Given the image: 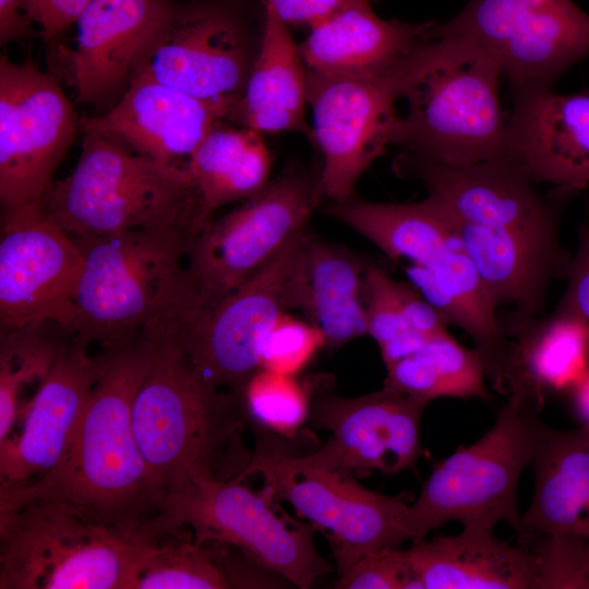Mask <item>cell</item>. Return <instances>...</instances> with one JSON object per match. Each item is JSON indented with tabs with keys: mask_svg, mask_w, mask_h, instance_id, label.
<instances>
[{
	"mask_svg": "<svg viewBox=\"0 0 589 589\" xmlns=\"http://www.w3.org/2000/svg\"><path fill=\"white\" fill-rule=\"evenodd\" d=\"M142 330L101 352V372L71 443L58 465L0 494L60 502L131 541L157 544L175 532L165 514L167 492L136 444L132 405L153 354Z\"/></svg>",
	"mask_w": 589,
	"mask_h": 589,
	"instance_id": "obj_1",
	"label": "cell"
},
{
	"mask_svg": "<svg viewBox=\"0 0 589 589\" xmlns=\"http://www.w3.org/2000/svg\"><path fill=\"white\" fill-rule=\"evenodd\" d=\"M193 237L179 227L73 237L84 266L67 330L83 345L104 349L141 330L180 335L203 313L185 266Z\"/></svg>",
	"mask_w": 589,
	"mask_h": 589,
	"instance_id": "obj_2",
	"label": "cell"
},
{
	"mask_svg": "<svg viewBox=\"0 0 589 589\" xmlns=\"http://www.w3.org/2000/svg\"><path fill=\"white\" fill-rule=\"evenodd\" d=\"M438 25L406 74L401 98L408 109L393 144L406 155L455 167L507 157L500 65Z\"/></svg>",
	"mask_w": 589,
	"mask_h": 589,
	"instance_id": "obj_3",
	"label": "cell"
},
{
	"mask_svg": "<svg viewBox=\"0 0 589 589\" xmlns=\"http://www.w3.org/2000/svg\"><path fill=\"white\" fill-rule=\"evenodd\" d=\"M154 348L132 405L136 444L167 495L219 468L248 419L243 397L193 365L176 336H149Z\"/></svg>",
	"mask_w": 589,
	"mask_h": 589,
	"instance_id": "obj_4",
	"label": "cell"
},
{
	"mask_svg": "<svg viewBox=\"0 0 589 589\" xmlns=\"http://www.w3.org/2000/svg\"><path fill=\"white\" fill-rule=\"evenodd\" d=\"M84 131L75 168L44 197L47 214L70 236L100 237L141 229L203 228L197 190L187 166L139 154Z\"/></svg>",
	"mask_w": 589,
	"mask_h": 589,
	"instance_id": "obj_5",
	"label": "cell"
},
{
	"mask_svg": "<svg viewBox=\"0 0 589 589\" xmlns=\"http://www.w3.org/2000/svg\"><path fill=\"white\" fill-rule=\"evenodd\" d=\"M153 545L60 502L0 494L1 589H133Z\"/></svg>",
	"mask_w": 589,
	"mask_h": 589,
	"instance_id": "obj_6",
	"label": "cell"
},
{
	"mask_svg": "<svg viewBox=\"0 0 589 589\" xmlns=\"http://www.w3.org/2000/svg\"><path fill=\"white\" fill-rule=\"evenodd\" d=\"M532 400L513 390L492 428L477 442L438 461L401 521L404 540H421L455 520L466 529L493 531L506 520L518 534L517 486L532 462L541 420Z\"/></svg>",
	"mask_w": 589,
	"mask_h": 589,
	"instance_id": "obj_7",
	"label": "cell"
},
{
	"mask_svg": "<svg viewBox=\"0 0 589 589\" xmlns=\"http://www.w3.org/2000/svg\"><path fill=\"white\" fill-rule=\"evenodd\" d=\"M321 199L318 178L292 168L195 235L185 266L203 313L236 291L305 230Z\"/></svg>",
	"mask_w": 589,
	"mask_h": 589,
	"instance_id": "obj_8",
	"label": "cell"
},
{
	"mask_svg": "<svg viewBox=\"0 0 589 589\" xmlns=\"http://www.w3.org/2000/svg\"><path fill=\"white\" fill-rule=\"evenodd\" d=\"M165 514L173 531L190 527L195 542H217L242 550L256 565L310 588L333 565L317 552L316 527L279 517L267 502L232 480L200 478L166 497Z\"/></svg>",
	"mask_w": 589,
	"mask_h": 589,
	"instance_id": "obj_9",
	"label": "cell"
},
{
	"mask_svg": "<svg viewBox=\"0 0 589 589\" xmlns=\"http://www.w3.org/2000/svg\"><path fill=\"white\" fill-rule=\"evenodd\" d=\"M260 474L264 493L288 502L316 529L326 532L338 575L361 556L402 543V516L407 504L362 486L353 474L314 467L283 450L257 447L242 480Z\"/></svg>",
	"mask_w": 589,
	"mask_h": 589,
	"instance_id": "obj_10",
	"label": "cell"
},
{
	"mask_svg": "<svg viewBox=\"0 0 589 589\" xmlns=\"http://www.w3.org/2000/svg\"><path fill=\"white\" fill-rule=\"evenodd\" d=\"M438 27L491 56L512 93L552 88L589 56V15L573 0H469Z\"/></svg>",
	"mask_w": 589,
	"mask_h": 589,
	"instance_id": "obj_11",
	"label": "cell"
},
{
	"mask_svg": "<svg viewBox=\"0 0 589 589\" xmlns=\"http://www.w3.org/2000/svg\"><path fill=\"white\" fill-rule=\"evenodd\" d=\"M305 231L178 337L195 369L215 386L242 395L261 370L269 329L283 314L300 310Z\"/></svg>",
	"mask_w": 589,
	"mask_h": 589,
	"instance_id": "obj_12",
	"label": "cell"
},
{
	"mask_svg": "<svg viewBox=\"0 0 589 589\" xmlns=\"http://www.w3.org/2000/svg\"><path fill=\"white\" fill-rule=\"evenodd\" d=\"M259 39L250 19L232 0L177 2L166 31L140 73L236 121Z\"/></svg>",
	"mask_w": 589,
	"mask_h": 589,
	"instance_id": "obj_13",
	"label": "cell"
},
{
	"mask_svg": "<svg viewBox=\"0 0 589 589\" xmlns=\"http://www.w3.org/2000/svg\"><path fill=\"white\" fill-rule=\"evenodd\" d=\"M80 120L58 81L32 61L0 57V201L39 203L73 144Z\"/></svg>",
	"mask_w": 589,
	"mask_h": 589,
	"instance_id": "obj_14",
	"label": "cell"
},
{
	"mask_svg": "<svg viewBox=\"0 0 589 589\" xmlns=\"http://www.w3.org/2000/svg\"><path fill=\"white\" fill-rule=\"evenodd\" d=\"M412 60L390 74L308 73L312 140L323 158L318 177L322 199L330 203L351 199L362 173L394 143L400 118L396 101L401 98Z\"/></svg>",
	"mask_w": 589,
	"mask_h": 589,
	"instance_id": "obj_15",
	"label": "cell"
},
{
	"mask_svg": "<svg viewBox=\"0 0 589 589\" xmlns=\"http://www.w3.org/2000/svg\"><path fill=\"white\" fill-rule=\"evenodd\" d=\"M83 266L80 245L47 214L44 202L3 212L1 332L40 323L68 329Z\"/></svg>",
	"mask_w": 589,
	"mask_h": 589,
	"instance_id": "obj_16",
	"label": "cell"
},
{
	"mask_svg": "<svg viewBox=\"0 0 589 589\" xmlns=\"http://www.w3.org/2000/svg\"><path fill=\"white\" fill-rule=\"evenodd\" d=\"M310 394V393H309ZM429 399L383 386L356 398L333 393L311 397L308 420L329 432L308 465L364 474H394L416 466L421 454L420 422Z\"/></svg>",
	"mask_w": 589,
	"mask_h": 589,
	"instance_id": "obj_17",
	"label": "cell"
},
{
	"mask_svg": "<svg viewBox=\"0 0 589 589\" xmlns=\"http://www.w3.org/2000/svg\"><path fill=\"white\" fill-rule=\"evenodd\" d=\"M173 0H92L79 16L72 81L80 104L100 105L125 92L156 48Z\"/></svg>",
	"mask_w": 589,
	"mask_h": 589,
	"instance_id": "obj_18",
	"label": "cell"
},
{
	"mask_svg": "<svg viewBox=\"0 0 589 589\" xmlns=\"http://www.w3.org/2000/svg\"><path fill=\"white\" fill-rule=\"evenodd\" d=\"M101 372V353L68 330L51 369L39 383L21 434L0 442L1 484L17 485L52 470L67 452Z\"/></svg>",
	"mask_w": 589,
	"mask_h": 589,
	"instance_id": "obj_19",
	"label": "cell"
},
{
	"mask_svg": "<svg viewBox=\"0 0 589 589\" xmlns=\"http://www.w3.org/2000/svg\"><path fill=\"white\" fill-rule=\"evenodd\" d=\"M398 165L423 181L456 220L556 237V204L542 197L527 170L508 157L455 167L404 154Z\"/></svg>",
	"mask_w": 589,
	"mask_h": 589,
	"instance_id": "obj_20",
	"label": "cell"
},
{
	"mask_svg": "<svg viewBox=\"0 0 589 589\" xmlns=\"http://www.w3.org/2000/svg\"><path fill=\"white\" fill-rule=\"evenodd\" d=\"M507 119V157L531 179L574 193L589 184V93L552 88L513 93Z\"/></svg>",
	"mask_w": 589,
	"mask_h": 589,
	"instance_id": "obj_21",
	"label": "cell"
},
{
	"mask_svg": "<svg viewBox=\"0 0 589 589\" xmlns=\"http://www.w3.org/2000/svg\"><path fill=\"white\" fill-rule=\"evenodd\" d=\"M223 116L211 105L140 73L100 116L80 120L82 129L108 135L165 164H187Z\"/></svg>",
	"mask_w": 589,
	"mask_h": 589,
	"instance_id": "obj_22",
	"label": "cell"
},
{
	"mask_svg": "<svg viewBox=\"0 0 589 589\" xmlns=\"http://www.w3.org/2000/svg\"><path fill=\"white\" fill-rule=\"evenodd\" d=\"M372 2L340 10L309 28L299 45L309 74L382 75L405 69L436 33L437 23L376 15Z\"/></svg>",
	"mask_w": 589,
	"mask_h": 589,
	"instance_id": "obj_23",
	"label": "cell"
},
{
	"mask_svg": "<svg viewBox=\"0 0 589 589\" xmlns=\"http://www.w3.org/2000/svg\"><path fill=\"white\" fill-rule=\"evenodd\" d=\"M407 550L422 589L541 588L538 551L515 548L493 531L462 528L457 536L414 541Z\"/></svg>",
	"mask_w": 589,
	"mask_h": 589,
	"instance_id": "obj_24",
	"label": "cell"
},
{
	"mask_svg": "<svg viewBox=\"0 0 589 589\" xmlns=\"http://www.w3.org/2000/svg\"><path fill=\"white\" fill-rule=\"evenodd\" d=\"M534 493L518 532L532 537L586 538L589 531V429L561 431L540 423L534 456Z\"/></svg>",
	"mask_w": 589,
	"mask_h": 589,
	"instance_id": "obj_25",
	"label": "cell"
},
{
	"mask_svg": "<svg viewBox=\"0 0 589 589\" xmlns=\"http://www.w3.org/2000/svg\"><path fill=\"white\" fill-rule=\"evenodd\" d=\"M308 72L289 26L264 3L260 39L237 122L261 134L294 132L312 139L305 120Z\"/></svg>",
	"mask_w": 589,
	"mask_h": 589,
	"instance_id": "obj_26",
	"label": "cell"
},
{
	"mask_svg": "<svg viewBox=\"0 0 589 589\" xmlns=\"http://www.w3.org/2000/svg\"><path fill=\"white\" fill-rule=\"evenodd\" d=\"M453 221L495 308L500 303H515L532 309L552 272L567 268L569 261L561 257L556 237L472 225L455 218Z\"/></svg>",
	"mask_w": 589,
	"mask_h": 589,
	"instance_id": "obj_27",
	"label": "cell"
},
{
	"mask_svg": "<svg viewBox=\"0 0 589 589\" xmlns=\"http://www.w3.org/2000/svg\"><path fill=\"white\" fill-rule=\"evenodd\" d=\"M366 265L353 252L305 231L300 310L339 348L366 334L362 299Z\"/></svg>",
	"mask_w": 589,
	"mask_h": 589,
	"instance_id": "obj_28",
	"label": "cell"
},
{
	"mask_svg": "<svg viewBox=\"0 0 589 589\" xmlns=\"http://www.w3.org/2000/svg\"><path fill=\"white\" fill-rule=\"evenodd\" d=\"M327 213L342 221L393 261L425 266L460 242L452 216L434 196L416 203H375L349 199L330 203Z\"/></svg>",
	"mask_w": 589,
	"mask_h": 589,
	"instance_id": "obj_29",
	"label": "cell"
},
{
	"mask_svg": "<svg viewBox=\"0 0 589 589\" xmlns=\"http://www.w3.org/2000/svg\"><path fill=\"white\" fill-rule=\"evenodd\" d=\"M271 166V152L261 133L216 124L187 164L204 227L219 207L260 193L269 182Z\"/></svg>",
	"mask_w": 589,
	"mask_h": 589,
	"instance_id": "obj_30",
	"label": "cell"
},
{
	"mask_svg": "<svg viewBox=\"0 0 589 589\" xmlns=\"http://www.w3.org/2000/svg\"><path fill=\"white\" fill-rule=\"evenodd\" d=\"M588 370L589 322L557 310L546 322L520 333L504 378L513 390L540 402L543 390L572 389Z\"/></svg>",
	"mask_w": 589,
	"mask_h": 589,
	"instance_id": "obj_31",
	"label": "cell"
},
{
	"mask_svg": "<svg viewBox=\"0 0 589 589\" xmlns=\"http://www.w3.org/2000/svg\"><path fill=\"white\" fill-rule=\"evenodd\" d=\"M362 299L366 334L386 354H407L428 338L447 332L445 316L410 283L397 281L380 267H366Z\"/></svg>",
	"mask_w": 589,
	"mask_h": 589,
	"instance_id": "obj_32",
	"label": "cell"
},
{
	"mask_svg": "<svg viewBox=\"0 0 589 589\" xmlns=\"http://www.w3.org/2000/svg\"><path fill=\"white\" fill-rule=\"evenodd\" d=\"M386 369L384 387L430 401L447 396L489 398L480 351L461 346L447 332Z\"/></svg>",
	"mask_w": 589,
	"mask_h": 589,
	"instance_id": "obj_33",
	"label": "cell"
},
{
	"mask_svg": "<svg viewBox=\"0 0 589 589\" xmlns=\"http://www.w3.org/2000/svg\"><path fill=\"white\" fill-rule=\"evenodd\" d=\"M65 334V328L52 323L1 332L0 442L8 437L15 421L20 392L47 375Z\"/></svg>",
	"mask_w": 589,
	"mask_h": 589,
	"instance_id": "obj_34",
	"label": "cell"
},
{
	"mask_svg": "<svg viewBox=\"0 0 589 589\" xmlns=\"http://www.w3.org/2000/svg\"><path fill=\"white\" fill-rule=\"evenodd\" d=\"M233 581L204 545L171 543L153 545L136 576L133 589H225Z\"/></svg>",
	"mask_w": 589,
	"mask_h": 589,
	"instance_id": "obj_35",
	"label": "cell"
},
{
	"mask_svg": "<svg viewBox=\"0 0 589 589\" xmlns=\"http://www.w3.org/2000/svg\"><path fill=\"white\" fill-rule=\"evenodd\" d=\"M242 397L248 419L280 435L293 436L309 418L310 394L292 375L259 370Z\"/></svg>",
	"mask_w": 589,
	"mask_h": 589,
	"instance_id": "obj_36",
	"label": "cell"
},
{
	"mask_svg": "<svg viewBox=\"0 0 589 589\" xmlns=\"http://www.w3.org/2000/svg\"><path fill=\"white\" fill-rule=\"evenodd\" d=\"M326 346L324 333L309 321L283 314L267 333L260 369L297 376Z\"/></svg>",
	"mask_w": 589,
	"mask_h": 589,
	"instance_id": "obj_37",
	"label": "cell"
},
{
	"mask_svg": "<svg viewBox=\"0 0 589 589\" xmlns=\"http://www.w3.org/2000/svg\"><path fill=\"white\" fill-rule=\"evenodd\" d=\"M338 589H422L408 550L385 546L358 558L339 575Z\"/></svg>",
	"mask_w": 589,
	"mask_h": 589,
	"instance_id": "obj_38",
	"label": "cell"
},
{
	"mask_svg": "<svg viewBox=\"0 0 589 589\" xmlns=\"http://www.w3.org/2000/svg\"><path fill=\"white\" fill-rule=\"evenodd\" d=\"M578 233V250L568 262L567 287L557 310L576 314L589 322V225H582Z\"/></svg>",
	"mask_w": 589,
	"mask_h": 589,
	"instance_id": "obj_39",
	"label": "cell"
},
{
	"mask_svg": "<svg viewBox=\"0 0 589 589\" xmlns=\"http://www.w3.org/2000/svg\"><path fill=\"white\" fill-rule=\"evenodd\" d=\"M376 0H264L275 14L289 27L315 24L339 12L340 10Z\"/></svg>",
	"mask_w": 589,
	"mask_h": 589,
	"instance_id": "obj_40",
	"label": "cell"
},
{
	"mask_svg": "<svg viewBox=\"0 0 589 589\" xmlns=\"http://www.w3.org/2000/svg\"><path fill=\"white\" fill-rule=\"evenodd\" d=\"M92 0H33V15L47 40L52 39L72 24Z\"/></svg>",
	"mask_w": 589,
	"mask_h": 589,
	"instance_id": "obj_41",
	"label": "cell"
},
{
	"mask_svg": "<svg viewBox=\"0 0 589 589\" xmlns=\"http://www.w3.org/2000/svg\"><path fill=\"white\" fill-rule=\"evenodd\" d=\"M33 22L31 0H0L1 45L28 35Z\"/></svg>",
	"mask_w": 589,
	"mask_h": 589,
	"instance_id": "obj_42",
	"label": "cell"
},
{
	"mask_svg": "<svg viewBox=\"0 0 589 589\" xmlns=\"http://www.w3.org/2000/svg\"><path fill=\"white\" fill-rule=\"evenodd\" d=\"M577 414L584 421L585 426H589V370L570 389Z\"/></svg>",
	"mask_w": 589,
	"mask_h": 589,
	"instance_id": "obj_43",
	"label": "cell"
},
{
	"mask_svg": "<svg viewBox=\"0 0 589 589\" xmlns=\"http://www.w3.org/2000/svg\"><path fill=\"white\" fill-rule=\"evenodd\" d=\"M586 561H587V579L589 589V531L586 536Z\"/></svg>",
	"mask_w": 589,
	"mask_h": 589,
	"instance_id": "obj_44",
	"label": "cell"
},
{
	"mask_svg": "<svg viewBox=\"0 0 589 589\" xmlns=\"http://www.w3.org/2000/svg\"><path fill=\"white\" fill-rule=\"evenodd\" d=\"M31 5H32V12H33V0H31ZM34 16V15H33Z\"/></svg>",
	"mask_w": 589,
	"mask_h": 589,
	"instance_id": "obj_45",
	"label": "cell"
},
{
	"mask_svg": "<svg viewBox=\"0 0 589 589\" xmlns=\"http://www.w3.org/2000/svg\"><path fill=\"white\" fill-rule=\"evenodd\" d=\"M589 429V426H587Z\"/></svg>",
	"mask_w": 589,
	"mask_h": 589,
	"instance_id": "obj_46",
	"label": "cell"
}]
</instances>
